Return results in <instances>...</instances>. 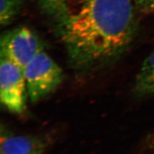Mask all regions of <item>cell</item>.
Segmentation results:
<instances>
[{"label":"cell","instance_id":"obj_1","mask_svg":"<svg viewBox=\"0 0 154 154\" xmlns=\"http://www.w3.org/2000/svg\"><path fill=\"white\" fill-rule=\"evenodd\" d=\"M132 0H69L51 17L68 63L77 75H88L118 62L138 30Z\"/></svg>","mask_w":154,"mask_h":154},{"label":"cell","instance_id":"obj_2","mask_svg":"<svg viewBox=\"0 0 154 154\" xmlns=\"http://www.w3.org/2000/svg\"><path fill=\"white\" fill-rule=\"evenodd\" d=\"M28 98L36 103L54 92L63 80L60 67L45 50L31 60L23 68Z\"/></svg>","mask_w":154,"mask_h":154},{"label":"cell","instance_id":"obj_3","mask_svg":"<svg viewBox=\"0 0 154 154\" xmlns=\"http://www.w3.org/2000/svg\"><path fill=\"white\" fill-rule=\"evenodd\" d=\"M44 50L41 38L30 28H14L4 32L0 39V57L24 68L38 53Z\"/></svg>","mask_w":154,"mask_h":154},{"label":"cell","instance_id":"obj_4","mask_svg":"<svg viewBox=\"0 0 154 154\" xmlns=\"http://www.w3.org/2000/svg\"><path fill=\"white\" fill-rule=\"evenodd\" d=\"M0 98L10 112L22 114L26 109L28 98L23 68L0 57Z\"/></svg>","mask_w":154,"mask_h":154},{"label":"cell","instance_id":"obj_5","mask_svg":"<svg viewBox=\"0 0 154 154\" xmlns=\"http://www.w3.org/2000/svg\"><path fill=\"white\" fill-rule=\"evenodd\" d=\"M47 146L46 139L30 135H15L2 132L0 154H43Z\"/></svg>","mask_w":154,"mask_h":154},{"label":"cell","instance_id":"obj_6","mask_svg":"<svg viewBox=\"0 0 154 154\" xmlns=\"http://www.w3.org/2000/svg\"><path fill=\"white\" fill-rule=\"evenodd\" d=\"M133 88L134 94L137 98L154 96V51L143 61Z\"/></svg>","mask_w":154,"mask_h":154},{"label":"cell","instance_id":"obj_7","mask_svg":"<svg viewBox=\"0 0 154 154\" xmlns=\"http://www.w3.org/2000/svg\"><path fill=\"white\" fill-rule=\"evenodd\" d=\"M23 0H0V25L5 27L11 24L18 15Z\"/></svg>","mask_w":154,"mask_h":154},{"label":"cell","instance_id":"obj_8","mask_svg":"<svg viewBox=\"0 0 154 154\" xmlns=\"http://www.w3.org/2000/svg\"><path fill=\"white\" fill-rule=\"evenodd\" d=\"M69 0H37L41 11L47 16H54Z\"/></svg>","mask_w":154,"mask_h":154},{"label":"cell","instance_id":"obj_9","mask_svg":"<svg viewBox=\"0 0 154 154\" xmlns=\"http://www.w3.org/2000/svg\"><path fill=\"white\" fill-rule=\"evenodd\" d=\"M137 11L145 14L154 13V0H132Z\"/></svg>","mask_w":154,"mask_h":154}]
</instances>
